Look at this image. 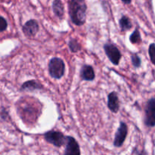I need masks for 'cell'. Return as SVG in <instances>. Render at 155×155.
<instances>
[{
	"mask_svg": "<svg viewBox=\"0 0 155 155\" xmlns=\"http://www.w3.org/2000/svg\"><path fill=\"white\" fill-rule=\"evenodd\" d=\"M86 4L85 0H71L69 3V15L75 25L82 26L86 22Z\"/></svg>",
	"mask_w": 155,
	"mask_h": 155,
	"instance_id": "6da1fadb",
	"label": "cell"
},
{
	"mask_svg": "<svg viewBox=\"0 0 155 155\" xmlns=\"http://www.w3.org/2000/svg\"><path fill=\"white\" fill-rule=\"evenodd\" d=\"M65 64L62 59L53 58L48 63V72L50 76L54 79H61L64 75Z\"/></svg>",
	"mask_w": 155,
	"mask_h": 155,
	"instance_id": "7a4b0ae2",
	"label": "cell"
},
{
	"mask_svg": "<svg viewBox=\"0 0 155 155\" xmlns=\"http://www.w3.org/2000/svg\"><path fill=\"white\" fill-rule=\"evenodd\" d=\"M144 124L148 127H155V98H151L147 101L145 107Z\"/></svg>",
	"mask_w": 155,
	"mask_h": 155,
	"instance_id": "3957f363",
	"label": "cell"
},
{
	"mask_svg": "<svg viewBox=\"0 0 155 155\" xmlns=\"http://www.w3.org/2000/svg\"><path fill=\"white\" fill-rule=\"evenodd\" d=\"M44 139L48 143L51 144L56 147H61L67 142V136L61 132L51 130L44 134Z\"/></svg>",
	"mask_w": 155,
	"mask_h": 155,
	"instance_id": "277c9868",
	"label": "cell"
},
{
	"mask_svg": "<svg viewBox=\"0 0 155 155\" xmlns=\"http://www.w3.org/2000/svg\"><path fill=\"white\" fill-rule=\"evenodd\" d=\"M104 49L106 55L109 58L112 64L118 65L121 59V53L117 47L111 43H106L104 45Z\"/></svg>",
	"mask_w": 155,
	"mask_h": 155,
	"instance_id": "5b68a950",
	"label": "cell"
},
{
	"mask_svg": "<svg viewBox=\"0 0 155 155\" xmlns=\"http://www.w3.org/2000/svg\"><path fill=\"white\" fill-rule=\"evenodd\" d=\"M127 134H128V127L127 124L124 122H120L119 127L115 133L114 145L117 148L122 146L127 139Z\"/></svg>",
	"mask_w": 155,
	"mask_h": 155,
	"instance_id": "8992f818",
	"label": "cell"
},
{
	"mask_svg": "<svg viewBox=\"0 0 155 155\" xmlns=\"http://www.w3.org/2000/svg\"><path fill=\"white\" fill-rule=\"evenodd\" d=\"M63 155H80V145L72 136H67L66 148Z\"/></svg>",
	"mask_w": 155,
	"mask_h": 155,
	"instance_id": "52a82bcc",
	"label": "cell"
},
{
	"mask_svg": "<svg viewBox=\"0 0 155 155\" xmlns=\"http://www.w3.org/2000/svg\"><path fill=\"white\" fill-rule=\"evenodd\" d=\"M23 33L27 37H33L36 36L39 31V24L36 20H30L24 24L22 27Z\"/></svg>",
	"mask_w": 155,
	"mask_h": 155,
	"instance_id": "ba28073f",
	"label": "cell"
},
{
	"mask_svg": "<svg viewBox=\"0 0 155 155\" xmlns=\"http://www.w3.org/2000/svg\"><path fill=\"white\" fill-rule=\"evenodd\" d=\"M107 107L113 113L118 112L120 109V103L117 92H112L107 95Z\"/></svg>",
	"mask_w": 155,
	"mask_h": 155,
	"instance_id": "9c48e42d",
	"label": "cell"
},
{
	"mask_svg": "<svg viewBox=\"0 0 155 155\" xmlns=\"http://www.w3.org/2000/svg\"><path fill=\"white\" fill-rule=\"evenodd\" d=\"M80 77L83 80L86 81H92L95 78V74L93 68L90 65H83L80 70Z\"/></svg>",
	"mask_w": 155,
	"mask_h": 155,
	"instance_id": "30bf717a",
	"label": "cell"
},
{
	"mask_svg": "<svg viewBox=\"0 0 155 155\" xmlns=\"http://www.w3.org/2000/svg\"><path fill=\"white\" fill-rule=\"evenodd\" d=\"M43 87H42V85L39 84V83H37L35 80H29V81H27L24 83H23L20 90L21 92H23V91H30V92H32V91L37 90V89L38 90H40Z\"/></svg>",
	"mask_w": 155,
	"mask_h": 155,
	"instance_id": "8fae6325",
	"label": "cell"
},
{
	"mask_svg": "<svg viewBox=\"0 0 155 155\" xmlns=\"http://www.w3.org/2000/svg\"><path fill=\"white\" fill-rule=\"evenodd\" d=\"M52 9L54 15L61 18L64 16V6L61 0H54L52 3Z\"/></svg>",
	"mask_w": 155,
	"mask_h": 155,
	"instance_id": "7c38bea8",
	"label": "cell"
},
{
	"mask_svg": "<svg viewBox=\"0 0 155 155\" xmlns=\"http://www.w3.org/2000/svg\"><path fill=\"white\" fill-rule=\"evenodd\" d=\"M119 24L122 31H127V30H130L132 28V27H133L131 21H130V18L127 16H123L120 19Z\"/></svg>",
	"mask_w": 155,
	"mask_h": 155,
	"instance_id": "4fadbf2b",
	"label": "cell"
},
{
	"mask_svg": "<svg viewBox=\"0 0 155 155\" xmlns=\"http://www.w3.org/2000/svg\"><path fill=\"white\" fill-rule=\"evenodd\" d=\"M68 46H69L70 50L73 53H76L80 51L82 49V46L80 44V42L76 39H71L68 42Z\"/></svg>",
	"mask_w": 155,
	"mask_h": 155,
	"instance_id": "5bb4252c",
	"label": "cell"
},
{
	"mask_svg": "<svg viewBox=\"0 0 155 155\" xmlns=\"http://www.w3.org/2000/svg\"><path fill=\"white\" fill-rule=\"evenodd\" d=\"M130 41L132 44H137L142 42V37L139 29L136 28L133 33L130 35Z\"/></svg>",
	"mask_w": 155,
	"mask_h": 155,
	"instance_id": "9a60e30c",
	"label": "cell"
},
{
	"mask_svg": "<svg viewBox=\"0 0 155 155\" xmlns=\"http://www.w3.org/2000/svg\"><path fill=\"white\" fill-rule=\"evenodd\" d=\"M131 61L134 68H139L142 65V60L140 57L137 54V53H133L131 55Z\"/></svg>",
	"mask_w": 155,
	"mask_h": 155,
	"instance_id": "2e32d148",
	"label": "cell"
},
{
	"mask_svg": "<svg viewBox=\"0 0 155 155\" xmlns=\"http://www.w3.org/2000/svg\"><path fill=\"white\" fill-rule=\"evenodd\" d=\"M148 54L151 63L155 66V43H151L148 47Z\"/></svg>",
	"mask_w": 155,
	"mask_h": 155,
	"instance_id": "e0dca14e",
	"label": "cell"
},
{
	"mask_svg": "<svg viewBox=\"0 0 155 155\" xmlns=\"http://www.w3.org/2000/svg\"><path fill=\"white\" fill-rule=\"evenodd\" d=\"M8 27V24L6 20L3 17L0 16V32H2L6 30Z\"/></svg>",
	"mask_w": 155,
	"mask_h": 155,
	"instance_id": "ac0fdd59",
	"label": "cell"
},
{
	"mask_svg": "<svg viewBox=\"0 0 155 155\" xmlns=\"http://www.w3.org/2000/svg\"><path fill=\"white\" fill-rule=\"evenodd\" d=\"M139 155H149V154H148V153L147 152L145 149H143L140 153H139Z\"/></svg>",
	"mask_w": 155,
	"mask_h": 155,
	"instance_id": "d6986e66",
	"label": "cell"
},
{
	"mask_svg": "<svg viewBox=\"0 0 155 155\" xmlns=\"http://www.w3.org/2000/svg\"><path fill=\"white\" fill-rule=\"evenodd\" d=\"M123 2H124V3H126V4H130V2H131V0H122Z\"/></svg>",
	"mask_w": 155,
	"mask_h": 155,
	"instance_id": "ffe728a7",
	"label": "cell"
}]
</instances>
